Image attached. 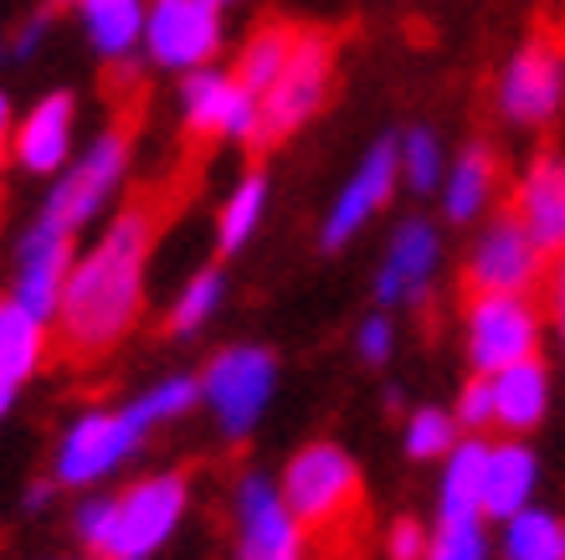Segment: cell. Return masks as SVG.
Wrapping results in <instances>:
<instances>
[{
	"instance_id": "33",
	"label": "cell",
	"mask_w": 565,
	"mask_h": 560,
	"mask_svg": "<svg viewBox=\"0 0 565 560\" xmlns=\"http://www.w3.org/2000/svg\"><path fill=\"white\" fill-rule=\"evenodd\" d=\"M381 550H386V560H427V519L396 515L381 535Z\"/></svg>"
},
{
	"instance_id": "28",
	"label": "cell",
	"mask_w": 565,
	"mask_h": 560,
	"mask_svg": "<svg viewBox=\"0 0 565 560\" xmlns=\"http://www.w3.org/2000/svg\"><path fill=\"white\" fill-rule=\"evenodd\" d=\"M447 139L431 124H406L396 129V160H402V186L412 196H437L443 186V170H447Z\"/></svg>"
},
{
	"instance_id": "37",
	"label": "cell",
	"mask_w": 565,
	"mask_h": 560,
	"mask_svg": "<svg viewBox=\"0 0 565 560\" xmlns=\"http://www.w3.org/2000/svg\"><path fill=\"white\" fill-rule=\"evenodd\" d=\"M52 494H62L52 478H42V484H26V494H21V504H26L31 515H42V509H52Z\"/></svg>"
},
{
	"instance_id": "16",
	"label": "cell",
	"mask_w": 565,
	"mask_h": 560,
	"mask_svg": "<svg viewBox=\"0 0 565 560\" xmlns=\"http://www.w3.org/2000/svg\"><path fill=\"white\" fill-rule=\"evenodd\" d=\"M83 129V98L73 88H46L26 108H15L11 129V165L31 180H52L77 155Z\"/></svg>"
},
{
	"instance_id": "4",
	"label": "cell",
	"mask_w": 565,
	"mask_h": 560,
	"mask_svg": "<svg viewBox=\"0 0 565 560\" xmlns=\"http://www.w3.org/2000/svg\"><path fill=\"white\" fill-rule=\"evenodd\" d=\"M201 376V412L222 443H253L257 427L268 422L282 385V360L268 339H226L206 355Z\"/></svg>"
},
{
	"instance_id": "29",
	"label": "cell",
	"mask_w": 565,
	"mask_h": 560,
	"mask_svg": "<svg viewBox=\"0 0 565 560\" xmlns=\"http://www.w3.org/2000/svg\"><path fill=\"white\" fill-rule=\"evenodd\" d=\"M458 437H462V427H458V416H452V406H437V401L412 406L402 422L406 463H443V457L458 447Z\"/></svg>"
},
{
	"instance_id": "36",
	"label": "cell",
	"mask_w": 565,
	"mask_h": 560,
	"mask_svg": "<svg viewBox=\"0 0 565 560\" xmlns=\"http://www.w3.org/2000/svg\"><path fill=\"white\" fill-rule=\"evenodd\" d=\"M11 129H15V104H11V93L0 88V170L11 165Z\"/></svg>"
},
{
	"instance_id": "35",
	"label": "cell",
	"mask_w": 565,
	"mask_h": 560,
	"mask_svg": "<svg viewBox=\"0 0 565 560\" xmlns=\"http://www.w3.org/2000/svg\"><path fill=\"white\" fill-rule=\"evenodd\" d=\"M545 309H551V319L555 314H565V252H555L551 257V267H545Z\"/></svg>"
},
{
	"instance_id": "23",
	"label": "cell",
	"mask_w": 565,
	"mask_h": 560,
	"mask_svg": "<svg viewBox=\"0 0 565 560\" xmlns=\"http://www.w3.org/2000/svg\"><path fill=\"white\" fill-rule=\"evenodd\" d=\"M52 350H57L52 314L31 309L15 294H0V376H11L15 385L36 381L52 366Z\"/></svg>"
},
{
	"instance_id": "22",
	"label": "cell",
	"mask_w": 565,
	"mask_h": 560,
	"mask_svg": "<svg viewBox=\"0 0 565 560\" xmlns=\"http://www.w3.org/2000/svg\"><path fill=\"white\" fill-rule=\"evenodd\" d=\"M268 211H273V170L268 165H242V176L226 186L216 211H211V247H216V257L222 263L242 257L263 236Z\"/></svg>"
},
{
	"instance_id": "21",
	"label": "cell",
	"mask_w": 565,
	"mask_h": 560,
	"mask_svg": "<svg viewBox=\"0 0 565 560\" xmlns=\"http://www.w3.org/2000/svg\"><path fill=\"white\" fill-rule=\"evenodd\" d=\"M489 381H493V432L535 437L555 416V385H561V376H555V366L545 355L493 370Z\"/></svg>"
},
{
	"instance_id": "26",
	"label": "cell",
	"mask_w": 565,
	"mask_h": 560,
	"mask_svg": "<svg viewBox=\"0 0 565 560\" xmlns=\"http://www.w3.org/2000/svg\"><path fill=\"white\" fill-rule=\"evenodd\" d=\"M493 560H565V515L551 504H524L493 525Z\"/></svg>"
},
{
	"instance_id": "8",
	"label": "cell",
	"mask_w": 565,
	"mask_h": 560,
	"mask_svg": "<svg viewBox=\"0 0 565 560\" xmlns=\"http://www.w3.org/2000/svg\"><path fill=\"white\" fill-rule=\"evenodd\" d=\"M278 488L288 509L303 519V530H334L360 509L365 499V473L360 457L340 443V437H309L282 457Z\"/></svg>"
},
{
	"instance_id": "25",
	"label": "cell",
	"mask_w": 565,
	"mask_h": 560,
	"mask_svg": "<svg viewBox=\"0 0 565 560\" xmlns=\"http://www.w3.org/2000/svg\"><path fill=\"white\" fill-rule=\"evenodd\" d=\"M226 298H232V278H226L222 257L191 267V273L180 278V288L170 294V304H164V335L170 339H201L216 319H222Z\"/></svg>"
},
{
	"instance_id": "40",
	"label": "cell",
	"mask_w": 565,
	"mask_h": 560,
	"mask_svg": "<svg viewBox=\"0 0 565 560\" xmlns=\"http://www.w3.org/2000/svg\"><path fill=\"white\" fill-rule=\"evenodd\" d=\"M46 6H52V11H77L83 0H46Z\"/></svg>"
},
{
	"instance_id": "13",
	"label": "cell",
	"mask_w": 565,
	"mask_h": 560,
	"mask_svg": "<svg viewBox=\"0 0 565 560\" xmlns=\"http://www.w3.org/2000/svg\"><path fill=\"white\" fill-rule=\"evenodd\" d=\"M232 52V27L216 0H149L145 52L139 57L164 77L201 73Z\"/></svg>"
},
{
	"instance_id": "1",
	"label": "cell",
	"mask_w": 565,
	"mask_h": 560,
	"mask_svg": "<svg viewBox=\"0 0 565 560\" xmlns=\"http://www.w3.org/2000/svg\"><path fill=\"white\" fill-rule=\"evenodd\" d=\"M160 247V216L149 201H124L108 222L77 242V263L57 298V350L73 360H108L145 325L149 263Z\"/></svg>"
},
{
	"instance_id": "6",
	"label": "cell",
	"mask_w": 565,
	"mask_h": 560,
	"mask_svg": "<svg viewBox=\"0 0 565 560\" xmlns=\"http://www.w3.org/2000/svg\"><path fill=\"white\" fill-rule=\"evenodd\" d=\"M334 77H340V36L324 27H298L282 73L273 77V88L263 93L257 145L278 149V145H288V139H298V134L329 108Z\"/></svg>"
},
{
	"instance_id": "12",
	"label": "cell",
	"mask_w": 565,
	"mask_h": 560,
	"mask_svg": "<svg viewBox=\"0 0 565 560\" xmlns=\"http://www.w3.org/2000/svg\"><path fill=\"white\" fill-rule=\"evenodd\" d=\"M402 191V160H396V134H381L360 149V160L350 165V176L334 186L324 216H319V252H350L360 236L381 222V211H391Z\"/></svg>"
},
{
	"instance_id": "2",
	"label": "cell",
	"mask_w": 565,
	"mask_h": 560,
	"mask_svg": "<svg viewBox=\"0 0 565 560\" xmlns=\"http://www.w3.org/2000/svg\"><path fill=\"white\" fill-rule=\"evenodd\" d=\"M195 412H201V376L195 370H164L124 401H88L52 437L46 478L62 494H93V488L119 484L154 443V432L180 427Z\"/></svg>"
},
{
	"instance_id": "14",
	"label": "cell",
	"mask_w": 565,
	"mask_h": 560,
	"mask_svg": "<svg viewBox=\"0 0 565 560\" xmlns=\"http://www.w3.org/2000/svg\"><path fill=\"white\" fill-rule=\"evenodd\" d=\"M551 252L520 226L509 207L489 211L462 247V288L468 294H540Z\"/></svg>"
},
{
	"instance_id": "5",
	"label": "cell",
	"mask_w": 565,
	"mask_h": 560,
	"mask_svg": "<svg viewBox=\"0 0 565 560\" xmlns=\"http://www.w3.org/2000/svg\"><path fill=\"white\" fill-rule=\"evenodd\" d=\"M135 180V129L129 124H104L93 129L77 155L46 180L42 207L46 216H57L62 226H73L77 236H88L98 222H108L124 207Z\"/></svg>"
},
{
	"instance_id": "11",
	"label": "cell",
	"mask_w": 565,
	"mask_h": 560,
	"mask_svg": "<svg viewBox=\"0 0 565 560\" xmlns=\"http://www.w3.org/2000/svg\"><path fill=\"white\" fill-rule=\"evenodd\" d=\"M175 118L180 134L195 139V145L253 149L257 129H263V98L232 67L211 62L201 73L175 77Z\"/></svg>"
},
{
	"instance_id": "27",
	"label": "cell",
	"mask_w": 565,
	"mask_h": 560,
	"mask_svg": "<svg viewBox=\"0 0 565 560\" xmlns=\"http://www.w3.org/2000/svg\"><path fill=\"white\" fill-rule=\"evenodd\" d=\"M294 36H298L294 21H257V27L242 36V46H232V62H226V67L263 98V93L273 88V77L282 73L288 52H294Z\"/></svg>"
},
{
	"instance_id": "43",
	"label": "cell",
	"mask_w": 565,
	"mask_h": 560,
	"mask_svg": "<svg viewBox=\"0 0 565 560\" xmlns=\"http://www.w3.org/2000/svg\"><path fill=\"white\" fill-rule=\"evenodd\" d=\"M216 6H222V11H232V6H242V0H216Z\"/></svg>"
},
{
	"instance_id": "31",
	"label": "cell",
	"mask_w": 565,
	"mask_h": 560,
	"mask_svg": "<svg viewBox=\"0 0 565 560\" xmlns=\"http://www.w3.org/2000/svg\"><path fill=\"white\" fill-rule=\"evenodd\" d=\"M402 350V335H396V319L391 309H371L365 319L355 325V360L365 370H386Z\"/></svg>"
},
{
	"instance_id": "19",
	"label": "cell",
	"mask_w": 565,
	"mask_h": 560,
	"mask_svg": "<svg viewBox=\"0 0 565 560\" xmlns=\"http://www.w3.org/2000/svg\"><path fill=\"white\" fill-rule=\"evenodd\" d=\"M509 211L540 247L565 252V149H535L509 180Z\"/></svg>"
},
{
	"instance_id": "42",
	"label": "cell",
	"mask_w": 565,
	"mask_h": 560,
	"mask_svg": "<svg viewBox=\"0 0 565 560\" xmlns=\"http://www.w3.org/2000/svg\"><path fill=\"white\" fill-rule=\"evenodd\" d=\"M0 62H11V46H6V31H0Z\"/></svg>"
},
{
	"instance_id": "20",
	"label": "cell",
	"mask_w": 565,
	"mask_h": 560,
	"mask_svg": "<svg viewBox=\"0 0 565 560\" xmlns=\"http://www.w3.org/2000/svg\"><path fill=\"white\" fill-rule=\"evenodd\" d=\"M499 196H504V160L489 139H468L447 155L443 186H437L447 226H478L489 211H499Z\"/></svg>"
},
{
	"instance_id": "38",
	"label": "cell",
	"mask_w": 565,
	"mask_h": 560,
	"mask_svg": "<svg viewBox=\"0 0 565 560\" xmlns=\"http://www.w3.org/2000/svg\"><path fill=\"white\" fill-rule=\"evenodd\" d=\"M15 401H21V385H15L11 376H0V427H6V422H11Z\"/></svg>"
},
{
	"instance_id": "24",
	"label": "cell",
	"mask_w": 565,
	"mask_h": 560,
	"mask_svg": "<svg viewBox=\"0 0 565 560\" xmlns=\"http://www.w3.org/2000/svg\"><path fill=\"white\" fill-rule=\"evenodd\" d=\"M145 11L149 0H83L77 6V31L93 62L104 67H129L145 52Z\"/></svg>"
},
{
	"instance_id": "10",
	"label": "cell",
	"mask_w": 565,
	"mask_h": 560,
	"mask_svg": "<svg viewBox=\"0 0 565 560\" xmlns=\"http://www.w3.org/2000/svg\"><path fill=\"white\" fill-rule=\"evenodd\" d=\"M226 525H232L226 560H309V530L288 509L278 473L268 468H242L232 478Z\"/></svg>"
},
{
	"instance_id": "9",
	"label": "cell",
	"mask_w": 565,
	"mask_h": 560,
	"mask_svg": "<svg viewBox=\"0 0 565 560\" xmlns=\"http://www.w3.org/2000/svg\"><path fill=\"white\" fill-rule=\"evenodd\" d=\"M493 118L514 134H545L565 118V46L551 36H524L489 83Z\"/></svg>"
},
{
	"instance_id": "39",
	"label": "cell",
	"mask_w": 565,
	"mask_h": 560,
	"mask_svg": "<svg viewBox=\"0 0 565 560\" xmlns=\"http://www.w3.org/2000/svg\"><path fill=\"white\" fill-rule=\"evenodd\" d=\"M551 335H555V350H561V376H565V314L551 319Z\"/></svg>"
},
{
	"instance_id": "41",
	"label": "cell",
	"mask_w": 565,
	"mask_h": 560,
	"mask_svg": "<svg viewBox=\"0 0 565 560\" xmlns=\"http://www.w3.org/2000/svg\"><path fill=\"white\" fill-rule=\"evenodd\" d=\"M42 560H93L88 550H73V556H42Z\"/></svg>"
},
{
	"instance_id": "30",
	"label": "cell",
	"mask_w": 565,
	"mask_h": 560,
	"mask_svg": "<svg viewBox=\"0 0 565 560\" xmlns=\"http://www.w3.org/2000/svg\"><path fill=\"white\" fill-rule=\"evenodd\" d=\"M427 560H493V525L483 515H431Z\"/></svg>"
},
{
	"instance_id": "18",
	"label": "cell",
	"mask_w": 565,
	"mask_h": 560,
	"mask_svg": "<svg viewBox=\"0 0 565 560\" xmlns=\"http://www.w3.org/2000/svg\"><path fill=\"white\" fill-rule=\"evenodd\" d=\"M540 484H545V457L530 437H509V432H493L483 443V473H478V509L489 525L509 519L514 509L540 499Z\"/></svg>"
},
{
	"instance_id": "17",
	"label": "cell",
	"mask_w": 565,
	"mask_h": 560,
	"mask_svg": "<svg viewBox=\"0 0 565 560\" xmlns=\"http://www.w3.org/2000/svg\"><path fill=\"white\" fill-rule=\"evenodd\" d=\"M77 263V232L62 226L57 216L36 211L11 242V288L21 304L42 314H57V298L67 288V273Z\"/></svg>"
},
{
	"instance_id": "32",
	"label": "cell",
	"mask_w": 565,
	"mask_h": 560,
	"mask_svg": "<svg viewBox=\"0 0 565 560\" xmlns=\"http://www.w3.org/2000/svg\"><path fill=\"white\" fill-rule=\"evenodd\" d=\"M452 416L468 437H493V381L489 376H462V385L452 391Z\"/></svg>"
},
{
	"instance_id": "3",
	"label": "cell",
	"mask_w": 565,
	"mask_h": 560,
	"mask_svg": "<svg viewBox=\"0 0 565 560\" xmlns=\"http://www.w3.org/2000/svg\"><path fill=\"white\" fill-rule=\"evenodd\" d=\"M195 509V484L185 468H149L119 478L93 494H73V530L77 550L93 560H160L180 540Z\"/></svg>"
},
{
	"instance_id": "15",
	"label": "cell",
	"mask_w": 565,
	"mask_h": 560,
	"mask_svg": "<svg viewBox=\"0 0 565 560\" xmlns=\"http://www.w3.org/2000/svg\"><path fill=\"white\" fill-rule=\"evenodd\" d=\"M447 263V232L443 216H427V211H406L402 222L391 226L386 247L375 257L371 273V298L375 309H417L427 304V294L437 288V273Z\"/></svg>"
},
{
	"instance_id": "34",
	"label": "cell",
	"mask_w": 565,
	"mask_h": 560,
	"mask_svg": "<svg viewBox=\"0 0 565 560\" xmlns=\"http://www.w3.org/2000/svg\"><path fill=\"white\" fill-rule=\"evenodd\" d=\"M46 36H52V6H42V11H26L21 21H15L11 31H6V46H11V62H31L42 57Z\"/></svg>"
},
{
	"instance_id": "7",
	"label": "cell",
	"mask_w": 565,
	"mask_h": 560,
	"mask_svg": "<svg viewBox=\"0 0 565 560\" xmlns=\"http://www.w3.org/2000/svg\"><path fill=\"white\" fill-rule=\"evenodd\" d=\"M551 309L540 294H468L458 314V345L473 376H493L504 366L545 355Z\"/></svg>"
}]
</instances>
